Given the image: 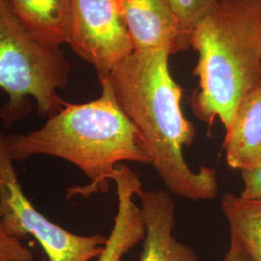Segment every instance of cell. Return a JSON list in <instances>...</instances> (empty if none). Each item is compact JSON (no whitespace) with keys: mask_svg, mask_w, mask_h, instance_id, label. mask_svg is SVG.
Masks as SVG:
<instances>
[{"mask_svg":"<svg viewBox=\"0 0 261 261\" xmlns=\"http://www.w3.org/2000/svg\"><path fill=\"white\" fill-rule=\"evenodd\" d=\"M169 48L133 51L108 77L122 112L146 143L151 166L168 191L192 200L214 198L219 184L214 168L193 170L183 148L196 128L182 112V88L169 70Z\"/></svg>","mask_w":261,"mask_h":261,"instance_id":"6da1fadb","label":"cell"},{"mask_svg":"<svg viewBox=\"0 0 261 261\" xmlns=\"http://www.w3.org/2000/svg\"><path fill=\"white\" fill-rule=\"evenodd\" d=\"M99 98L84 103L66 102L40 129L5 136L13 162L47 155L80 168L90 183L70 188L68 197L107 193L122 162L151 164L146 143L122 112L108 75L99 77Z\"/></svg>","mask_w":261,"mask_h":261,"instance_id":"7a4b0ae2","label":"cell"},{"mask_svg":"<svg viewBox=\"0 0 261 261\" xmlns=\"http://www.w3.org/2000/svg\"><path fill=\"white\" fill-rule=\"evenodd\" d=\"M192 47L198 88L191 106L209 126L226 128L243 98L261 83V1L218 0L196 25Z\"/></svg>","mask_w":261,"mask_h":261,"instance_id":"3957f363","label":"cell"},{"mask_svg":"<svg viewBox=\"0 0 261 261\" xmlns=\"http://www.w3.org/2000/svg\"><path fill=\"white\" fill-rule=\"evenodd\" d=\"M71 65L61 47L38 38L12 9L0 0V88L8 103L0 111L6 125L25 117L31 105L37 103L42 115L49 117L66 102L58 90L69 83Z\"/></svg>","mask_w":261,"mask_h":261,"instance_id":"277c9868","label":"cell"},{"mask_svg":"<svg viewBox=\"0 0 261 261\" xmlns=\"http://www.w3.org/2000/svg\"><path fill=\"white\" fill-rule=\"evenodd\" d=\"M0 130V220L5 230L19 239L31 235L48 261H90L103 252L108 238L101 234L72 233L41 214L24 195Z\"/></svg>","mask_w":261,"mask_h":261,"instance_id":"5b68a950","label":"cell"},{"mask_svg":"<svg viewBox=\"0 0 261 261\" xmlns=\"http://www.w3.org/2000/svg\"><path fill=\"white\" fill-rule=\"evenodd\" d=\"M98 77L134 51L118 0H73L67 42Z\"/></svg>","mask_w":261,"mask_h":261,"instance_id":"8992f818","label":"cell"},{"mask_svg":"<svg viewBox=\"0 0 261 261\" xmlns=\"http://www.w3.org/2000/svg\"><path fill=\"white\" fill-rule=\"evenodd\" d=\"M139 196L145 225L140 261H198L195 250L173 235L175 205L169 193L143 191Z\"/></svg>","mask_w":261,"mask_h":261,"instance_id":"52a82bcc","label":"cell"},{"mask_svg":"<svg viewBox=\"0 0 261 261\" xmlns=\"http://www.w3.org/2000/svg\"><path fill=\"white\" fill-rule=\"evenodd\" d=\"M134 51L167 47L177 53L179 24L168 0H118Z\"/></svg>","mask_w":261,"mask_h":261,"instance_id":"ba28073f","label":"cell"},{"mask_svg":"<svg viewBox=\"0 0 261 261\" xmlns=\"http://www.w3.org/2000/svg\"><path fill=\"white\" fill-rule=\"evenodd\" d=\"M112 181L116 185L117 212L98 261H122L127 252L143 240L145 234L142 210L134 199L142 193L140 178L128 167L119 165Z\"/></svg>","mask_w":261,"mask_h":261,"instance_id":"9c48e42d","label":"cell"},{"mask_svg":"<svg viewBox=\"0 0 261 261\" xmlns=\"http://www.w3.org/2000/svg\"><path fill=\"white\" fill-rule=\"evenodd\" d=\"M224 148L230 168L242 170L261 166V83L238 105L225 128Z\"/></svg>","mask_w":261,"mask_h":261,"instance_id":"30bf717a","label":"cell"},{"mask_svg":"<svg viewBox=\"0 0 261 261\" xmlns=\"http://www.w3.org/2000/svg\"><path fill=\"white\" fill-rule=\"evenodd\" d=\"M25 25L45 43L66 44L73 0H7Z\"/></svg>","mask_w":261,"mask_h":261,"instance_id":"8fae6325","label":"cell"},{"mask_svg":"<svg viewBox=\"0 0 261 261\" xmlns=\"http://www.w3.org/2000/svg\"><path fill=\"white\" fill-rule=\"evenodd\" d=\"M222 211L229 225L231 241L252 261H261V200H248L232 194L222 199Z\"/></svg>","mask_w":261,"mask_h":261,"instance_id":"7c38bea8","label":"cell"},{"mask_svg":"<svg viewBox=\"0 0 261 261\" xmlns=\"http://www.w3.org/2000/svg\"><path fill=\"white\" fill-rule=\"evenodd\" d=\"M179 24L177 53L192 47L196 25L213 9L218 0H168Z\"/></svg>","mask_w":261,"mask_h":261,"instance_id":"4fadbf2b","label":"cell"},{"mask_svg":"<svg viewBox=\"0 0 261 261\" xmlns=\"http://www.w3.org/2000/svg\"><path fill=\"white\" fill-rule=\"evenodd\" d=\"M32 251L20 242V239L10 235L0 220V261H33Z\"/></svg>","mask_w":261,"mask_h":261,"instance_id":"5bb4252c","label":"cell"},{"mask_svg":"<svg viewBox=\"0 0 261 261\" xmlns=\"http://www.w3.org/2000/svg\"><path fill=\"white\" fill-rule=\"evenodd\" d=\"M240 171L244 183L240 197L248 200H261V166Z\"/></svg>","mask_w":261,"mask_h":261,"instance_id":"9a60e30c","label":"cell"},{"mask_svg":"<svg viewBox=\"0 0 261 261\" xmlns=\"http://www.w3.org/2000/svg\"><path fill=\"white\" fill-rule=\"evenodd\" d=\"M224 261H252L244 252L242 249L236 244L230 241V247L224 256Z\"/></svg>","mask_w":261,"mask_h":261,"instance_id":"2e32d148","label":"cell"},{"mask_svg":"<svg viewBox=\"0 0 261 261\" xmlns=\"http://www.w3.org/2000/svg\"><path fill=\"white\" fill-rule=\"evenodd\" d=\"M258 1H261V0H258Z\"/></svg>","mask_w":261,"mask_h":261,"instance_id":"e0dca14e","label":"cell"}]
</instances>
